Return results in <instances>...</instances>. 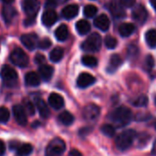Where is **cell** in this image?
<instances>
[{
	"label": "cell",
	"instance_id": "cell-25",
	"mask_svg": "<svg viewBox=\"0 0 156 156\" xmlns=\"http://www.w3.org/2000/svg\"><path fill=\"white\" fill-rule=\"evenodd\" d=\"M58 118V121L63 125H66V126H69L74 122V116L68 111H65L59 113Z\"/></svg>",
	"mask_w": 156,
	"mask_h": 156
},
{
	"label": "cell",
	"instance_id": "cell-9",
	"mask_svg": "<svg viewBox=\"0 0 156 156\" xmlns=\"http://www.w3.org/2000/svg\"><path fill=\"white\" fill-rule=\"evenodd\" d=\"M14 117L16 121V122L19 125L25 126L27 123V112L24 109V107L20 104H16L12 108Z\"/></svg>",
	"mask_w": 156,
	"mask_h": 156
},
{
	"label": "cell",
	"instance_id": "cell-18",
	"mask_svg": "<svg viewBox=\"0 0 156 156\" xmlns=\"http://www.w3.org/2000/svg\"><path fill=\"white\" fill-rule=\"evenodd\" d=\"M16 14H17V12H16V8L9 5H6L2 9V16H3L5 23H10L16 16Z\"/></svg>",
	"mask_w": 156,
	"mask_h": 156
},
{
	"label": "cell",
	"instance_id": "cell-38",
	"mask_svg": "<svg viewBox=\"0 0 156 156\" xmlns=\"http://www.w3.org/2000/svg\"><path fill=\"white\" fill-rule=\"evenodd\" d=\"M145 66L148 69H152L154 67V58H153V56L149 55L146 57L145 58Z\"/></svg>",
	"mask_w": 156,
	"mask_h": 156
},
{
	"label": "cell",
	"instance_id": "cell-37",
	"mask_svg": "<svg viewBox=\"0 0 156 156\" xmlns=\"http://www.w3.org/2000/svg\"><path fill=\"white\" fill-rule=\"evenodd\" d=\"M51 40L48 37H45L41 40L38 41V44H37V47L40 48V49H48L50 46H51Z\"/></svg>",
	"mask_w": 156,
	"mask_h": 156
},
{
	"label": "cell",
	"instance_id": "cell-21",
	"mask_svg": "<svg viewBox=\"0 0 156 156\" xmlns=\"http://www.w3.org/2000/svg\"><path fill=\"white\" fill-rule=\"evenodd\" d=\"M25 83L29 87H36L40 84V77L34 71H30L25 76Z\"/></svg>",
	"mask_w": 156,
	"mask_h": 156
},
{
	"label": "cell",
	"instance_id": "cell-8",
	"mask_svg": "<svg viewBox=\"0 0 156 156\" xmlns=\"http://www.w3.org/2000/svg\"><path fill=\"white\" fill-rule=\"evenodd\" d=\"M101 113V109L96 104H89L82 111V116L87 122H95Z\"/></svg>",
	"mask_w": 156,
	"mask_h": 156
},
{
	"label": "cell",
	"instance_id": "cell-30",
	"mask_svg": "<svg viewBox=\"0 0 156 156\" xmlns=\"http://www.w3.org/2000/svg\"><path fill=\"white\" fill-rule=\"evenodd\" d=\"M81 62L84 66L90 67V68H94L98 64V60L95 57L90 56V55H85L81 58Z\"/></svg>",
	"mask_w": 156,
	"mask_h": 156
},
{
	"label": "cell",
	"instance_id": "cell-31",
	"mask_svg": "<svg viewBox=\"0 0 156 156\" xmlns=\"http://www.w3.org/2000/svg\"><path fill=\"white\" fill-rule=\"evenodd\" d=\"M101 131L104 135H106L108 137H113L115 135V132H116L115 127L112 124H103L101 128Z\"/></svg>",
	"mask_w": 156,
	"mask_h": 156
},
{
	"label": "cell",
	"instance_id": "cell-27",
	"mask_svg": "<svg viewBox=\"0 0 156 156\" xmlns=\"http://www.w3.org/2000/svg\"><path fill=\"white\" fill-rule=\"evenodd\" d=\"M63 55H64L63 48H61L59 47H57L54 49H52L51 52L49 53V59L52 62H58V61H60L62 59Z\"/></svg>",
	"mask_w": 156,
	"mask_h": 156
},
{
	"label": "cell",
	"instance_id": "cell-3",
	"mask_svg": "<svg viewBox=\"0 0 156 156\" xmlns=\"http://www.w3.org/2000/svg\"><path fill=\"white\" fill-rule=\"evenodd\" d=\"M66 150V144L60 138L53 139L46 148V156H61Z\"/></svg>",
	"mask_w": 156,
	"mask_h": 156
},
{
	"label": "cell",
	"instance_id": "cell-12",
	"mask_svg": "<svg viewBox=\"0 0 156 156\" xmlns=\"http://www.w3.org/2000/svg\"><path fill=\"white\" fill-rule=\"evenodd\" d=\"M132 16H133V18L136 22H138L139 24H144L148 17V12L144 5H139L134 7V9L133 10Z\"/></svg>",
	"mask_w": 156,
	"mask_h": 156
},
{
	"label": "cell",
	"instance_id": "cell-48",
	"mask_svg": "<svg viewBox=\"0 0 156 156\" xmlns=\"http://www.w3.org/2000/svg\"><path fill=\"white\" fill-rule=\"evenodd\" d=\"M155 106H156V98H155Z\"/></svg>",
	"mask_w": 156,
	"mask_h": 156
},
{
	"label": "cell",
	"instance_id": "cell-35",
	"mask_svg": "<svg viewBox=\"0 0 156 156\" xmlns=\"http://www.w3.org/2000/svg\"><path fill=\"white\" fill-rule=\"evenodd\" d=\"M10 118V112L5 107H0V123H5Z\"/></svg>",
	"mask_w": 156,
	"mask_h": 156
},
{
	"label": "cell",
	"instance_id": "cell-42",
	"mask_svg": "<svg viewBox=\"0 0 156 156\" xmlns=\"http://www.w3.org/2000/svg\"><path fill=\"white\" fill-rule=\"evenodd\" d=\"M20 146V144L17 142V141H12V142H10L9 143V148H10V150H16V149L18 148Z\"/></svg>",
	"mask_w": 156,
	"mask_h": 156
},
{
	"label": "cell",
	"instance_id": "cell-14",
	"mask_svg": "<svg viewBox=\"0 0 156 156\" xmlns=\"http://www.w3.org/2000/svg\"><path fill=\"white\" fill-rule=\"evenodd\" d=\"M41 20H42V23H43L44 26H46V27H51L58 20V15H57V13L54 10L48 9V10H46L43 13Z\"/></svg>",
	"mask_w": 156,
	"mask_h": 156
},
{
	"label": "cell",
	"instance_id": "cell-49",
	"mask_svg": "<svg viewBox=\"0 0 156 156\" xmlns=\"http://www.w3.org/2000/svg\"><path fill=\"white\" fill-rule=\"evenodd\" d=\"M155 129H156V123H155Z\"/></svg>",
	"mask_w": 156,
	"mask_h": 156
},
{
	"label": "cell",
	"instance_id": "cell-6",
	"mask_svg": "<svg viewBox=\"0 0 156 156\" xmlns=\"http://www.w3.org/2000/svg\"><path fill=\"white\" fill-rule=\"evenodd\" d=\"M0 76L6 86L13 87L17 81V73L16 71L8 65H4L0 71Z\"/></svg>",
	"mask_w": 156,
	"mask_h": 156
},
{
	"label": "cell",
	"instance_id": "cell-44",
	"mask_svg": "<svg viewBox=\"0 0 156 156\" xmlns=\"http://www.w3.org/2000/svg\"><path fill=\"white\" fill-rule=\"evenodd\" d=\"M5 153V145L4 144V142H2L0 140V156L4 155Z\"/></svg>",
	"mask_w": 156,
	"mask_h": 156
},
{
	"label": "cell",
	"instance_id": "cell-43",
	"mask_svg": "<svg viewBox=\"0 0 156 156\" xmlns=\"http://www.w3.org/2000/svg\"><path fill=\"white\" fill-rule=\"evenodd\" d=\"M69 156H82V154L76 149H73L69 152Z\"/></svg>",
	"mask_w": 156,
	"mask_h": 156
},
{
	"label": "cell",
	"instance_id": "cell-10",
	"mask_svg": "<svg viewBox=\"0 0 156 156\" xmlns=\"http://www.w3.org/2000/svg\"><path fill=\"white\" fill-rule=\"evenodd\" d=\"M20 40L23 43V45L29 50H34L38 44V37L34 33L25 34L21 36Z\"/></svg>",
	"mask_w": 156,
	"mask_h": 156
},
{
	"label": "cell",
	"instance_id": "cell-33",
	"mask_svg": "<svg viewBox=\"0 0 156 156\" xmlns=\"http://www.w3.org/2000/svg\"><path fill=\"white\" fill-rule=\"evenodd\" d=\"M148 104V98L145 95L139 96L133 101V105L135 107H145Z\"/></svg>",
	"mask_w": 156,
	"mask_h": 156
},
{
	"label": "cell",
	"instance_id": "cell-11",
	"mask_svg": "<svg viewBox=\"0 0 156 156\" xmlns=\"http://www.w3.org/2000/svg\"><path fill=\"white\" fill-rule=\"evenodd\" d=\"M108 8L112 15L117 18H122L126 16L123 6L117 0H112L108 5Z\"/></svg>",
	"mask_w": 156,
	"mask_h": 156
},
{
	"label": "cell",
	"instance_id": "cell-40",
	"mask_svg": "<svg viewBox=\"0 0 156 156\" xmlns=\"http://www.w3.org/2000/svg\"><path fill=\"white\" fill-rule=\"evenodd\" d=\"M120 3L124 7H133L135 4V0H120Z\"/></svg>",
	"mask_w": 156,
	"mask_h": 156
},
{
	"label": "cell",
	"instance_id": "cell-5",
	"mask_svg": "<svg viewBox=\"0 0 156 156\" xmlns=\"http://www.w3.org/2000/svg\"><path fill=\"white\" fill-rule=\"evenodd\" d=\"M10 61L19 67V68H25L28 65L29 63V58H28V56L26 54V52L20 48H16L13 49V51L11 52L10 54Z\"/></svg>",
	"mask_w": 156,
	"mask_h": 156
},
{
	"label": "cell",
	"instance_id": "cell-36",
	"mask_svg": "<svg viewBox=\"0 0 156 156\" xmlns=\"http://www.w3.org/2000/svg\"><path fill=\"white\" fill-rule=\"evenodd\" d=\"M118 42H117V39L112 37V36H107L105 37V46L110 48V49H113L116 48Z\"/></svg>",
	"mask_w": 156,
	"mask_h": 156
},
{
	"label": "cell",
	"instance_id": "cell-39",
	"mask_svg": "<svg viewBox=\"0 0 156 156\" xmlns=\"http://www.w3.org/2000/svg\"><path fill=\"white\" fill-rule=\"evenodd\" d=\"M46 61V58L44 55L40 54V53H37L36 56H35V62L37 64V65H43Z\"/></svg>",
	"mask_w": 156,
	"mask_h": 156
},
{
	"label": "cell",
	"instance_id": "cell-1",
	"mask_svg": "<svg viewBox=\"0 0 156 156\" xmlns=\"http://www.w3.org/2000/svg\"><path fill=\"white\" fill-rule=\"evenodd\" d=\"M109 119L115 126L124 127L131 122L133 119V112L128 107L120 106L110 113Z\"/></svg>",
	"mask_w": 156,
	"mask_h": 156
},
{
	"label": "cell",
	"instance_id": "cell-15",
	"mask_svg": "<svg viewBox=\"0 0 156 156\" xmlns=\"http://www.w3.org/2000/svg\"><path fill=\"white\" fill-rule=\"evenodd\" d=\"M34 102H35V105L40 114V116L44 119H47L50 116V112H49V109L47 105V103L39 97L37 98H35L34 100Z\"/></svg>",
	"mask_w": 156,
	"mask_h": 156
},
{
	"label": "cell",
	"instance_id": "cell-20",
	"mask_svg": "<svg viewBox=\"0 0 156 156\" xmlns=\"http://www.w3.org/2000/svg\"><path fill=\"white\" fill-rule=\"evenodd\" d=\"M62 16L63 17H65L66 19H72L74 18L78 13H79V6L75 4L73 5H69L67 6H65L62 9Z\"/></svg>",
	"mask_w": 156,
	"mask_h": 156
},
{
	"label": "cell",
	"instance_id": "cell-23",
	"mask_svg": "<svg viewBox=\"0 0 156 156\" xmlns=\"http://www.w3.org/2000/svg\"><path fill=\"white\" fill-rule=\"evenodd\" d=\"M135 30V27L132 23H123L119 27V33L123 37H130Z\"/></svg>",
	"mask_w": 156,
	"mask_h": 156
},
{
	"label": "cell",
	"instance_id": "cell-34",
	"mask_svg": "<svg viewBox=\"0 0 156 156\" xmlns=\"http://www.w3.org/2000/svg\"><path fill=\"white\" fill-rule=\"evenodd\" d=\"M97 11H98L97 7L95 5H87L84 7V10H83L84 15L87 17H92V16H94L97 14Z\"/></svg>",
	"mask_w": 156,
	"mask_h": 156
},
{
	"label": "cell",
	"instance_id": "cell-24",
	"mask_svg": "<svg viewBox=\"0 0 156 156\" xmlns=\"http://www.w3.org/2000/svg\"><path fill=\"white\" fill-rule=\"evenodd\" d=\"M55 37L58 41H65L69 37V29L66 25H60L55 30Z\"/></svg>",
	"mask_w": 156,
	"mask_h": 156
},
{
	"label": "cell",
	"instance_id": "cell-17",
	"mask_svg": "<svg viewBox=\"0 0 156 156\" xmlns=\"http://www.w3.org/2000/svg\"><path fill=\"white\" fill-rule=\"evenodd\" d=\"M38 72H39V77L44 80V81H48L51 80L53 73H54V69L53 67L49 66V65H41L38 69Z\"/></svg>",
	"mask_w": 156,
	"mask_h": 156
},
{
	"label": "cell",
	"instance_id": "cell-7",
	"mask_svg": "<svg viewBox=\"0 0 156 156\" xmlns=\"http://www.w3.org/2000/svg\"><path fill=\"white\" fill-rule=\"evenodd\" d=\"M22 7L27 14V18L36 19L37 14L40 7V3L38 0H23Z\"/></svg>",
	"mask_w": 156,
	"mask_h": 156
},
{
	"label": "cell",
	"instance_id": "cell-16",
	"mask_svg": "<svg viewBox=\"0 0 156 156\" xmlns=\"http://www.w3.org/2000/svg\"><path fill=\"white\" fill-rule=\"evenodd\" d=\"M48 103L53 109L59 110L64 106L65 101H64V99H63V97L61 95L53 92L48 97Z\"/></svg>",
	"mask_w": 156,
	"mask_h": 156
},
{
	"label": "cell",
	"instance_id": "cell-28",
	"mask_svg": "<svg viewBox=\"0 0 156 156\" xmlns=\"http://www.w3.org/2000/svg\"><path fill=\"white\" fill-rule=\"evenodd\" d=\"M16 152L18 156H28L33 152V146L30 144H20Z\"/></svg>",
	"mask_w": 156,
	"mask_h": 156
},
{
	"label": "cell",
	"instance_id": "cell-22",
	"mask_svg": "<svg viewBox=\"0 0 156 156\" xmlns=\"http://www.w3.org/2000/svg\"><path fill=\"white\" fill-rule=\"evenodd\" d=\"M122 63V58L118 55V54H113L111 58H110V61H109V65L107 68L108 72L112 73L114 72Z\"/></svg>",
	"mask_w": 156,
	"mask_h": 156
},
{
	"label": "cell",
	"instance_id": "cell-26",
	"mask_svg": "<svg viewBox=\"0 0 156 156\" xmlns=\"http://www.w3.org/2000/svg\"><path fill=\"white\" fill-rule=\"evenodd\" d=\"M76 29L79 34L86 35L90 31V25L88 21H86L84 19H80L76 24Z\"/></svg>",
	"mask_w": 156,
	"mask_h": 156
},
{
	"label": "cell",
	"instance_id": "cell-45",
	"mask_svg": "<svg viewBox=\"0 0 156 156\" xmlns=\"http://www.w3.org/2000/svg\"><path fill=\"white\" fill-rule=\"evenodd\" d=\"M3 3H5V4H6V5H10V4H12L15 0H1Z\"/></svg>",
	"mask_w": 156,
	"mask_h": 156
},
{
	"label": "cell",
	"instance_id": "cell-2",
	"mask_svg": "<svg viewBox=\"0 0 156 156\" xmlns=\"http://www.w3.org/2000/svg\"><path fill=\"white\" fill-rule=\"evenodd\" d=\"M135 136H136V133L133 130L123 131L116 138V142H115L116 147L120 151H125L129 149L132 146Z\"/></svg>",
	"mask_w": 156,
	"mask_h": 156
},
{
	"label": "cell",
	"instance_id": "cell-32",
	"mask_svg": "<svg viewBox=\"0 0 156 156\" xmlns=\"http://www.w3.org/2000/svg\"><path fill=\"white\" fill-rule=\"evenodd\" d=\"M22 106L24 107L26 112L28 113V115L32 116V115L35 114V106H34V104L28 99H24L23 100Z\"/></svg>",
	"mask_w": 156,
	"mask_h": 156
},
{
	"label": "cell",
	"instance_id": "cell-29",
	"mask_svg": "<svg viewBox=\"0 0 156 156\" xmlns=\"http://www.w3.org/2000/svg\"><path fill=\"white\" fill-rule=\"evenodd\" d=\"M145 40L149 47L156 48V30L150 29L145 34Z\"/></svg>",
	"mask_w": 156,
	"mask_h": 156
},
{
	"label": "cell",
	"instance_id": "cell-19",
	"mask_svg": "<svg viewBox=\"0 0 156 156\" xmlns=\"http://www.w3.org/2000/svg\"><path fill=\"white\" fill-rule=\"evenodd\" d=\"M94 25L96 27L100 28L102 31H107L110 27V19L109 17L102 14L100 15L98 17H96V19L94 20Z\"/></svg>",
	"mask_w": 156,
	"mask_h": 156
},
{
	"label": "cell",
	"instance_id": "cell-46",
	"mask_svg": "<svg viewBox=\"0 0 156 156\" xmlns=\"http://www.w3.org/2000/svg\"><path fill=\"white\" fill-rule=\"evenodd\" d=\"M57 4H63V3H65V2H67L68 0H54Z\"/></svg>",
	"mask_w": 156,
	"mask_h": 156
},
{
	"label": "cell",
	"instance_id": "cell-47",
	"mask_svg": "<svg viewBox=\"0 0 156 156\" xmlns=\"http://www.w3.org/2000/svg\"><path fill=\"white\" fill-rule=\"evenodd\" d=\"M150 1H151L152 5L154 6V8L156 10V0H150Z\"/></svg>",
	"mask_w": 156,
	"mask_h": 156
},
{
	"label": "cell",
	"instance_id": "cell-4",
	"mask_svg": "<svg viewBox=\"0 0 156 156\" xmlns=\"http://www.w3.org/2000/svg\"><path fill=\"white\" fill-rule=\"evenodd\" d=\"M101 46V37L98 33H92L82 43L81 48L87 52H97Z\"/></svg>",
	"mask_w": 156,
	"mask_h": 156
},
{
	"label": "cell",
	"instance_id": "cell-41",
	"mask_svg": "<svg viewBox=\"0 0 156 156\" xmlns=\"http://www.w3.org/2000/svg\"><path fill=\"white\" fill-rule=\"evenodd\" d=\"M57 5H58V4H57L54 0H47V2H46V4H45L46 8H48V9H52V8L56 7Z\"/></svg>",
	"mask_w": 156,
	"mask_h": 156
},
{
	"label": "cell",
	"instance_id": "cell-13",
	"mask_svg": "<svg viewBox=\"0 0 156 156\" xmlns=\"http://www.w3.org/2000/svg\"><path fill=\"white\" fill-rule=\"evenodd\" d=\"M96 79L90 73H87V72H84V73H81L78 79H77V85L79 88H81V89H85V88H88L90 86H91L92 84H94Z\"/></svg>",
	"mask_w": 156,
	"mask_h": 156
}]
</instances>
